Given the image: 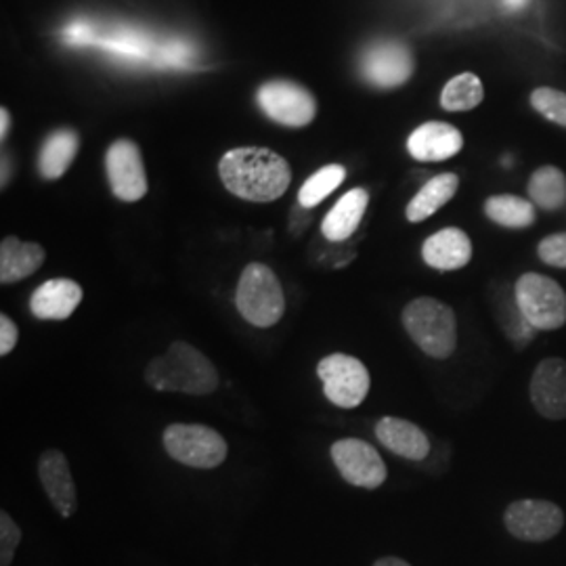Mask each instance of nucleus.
<instances>
[{
	"mask_svg": "<svg viewBox=\"0 0 566 566\" xmlns=\"http://www.w3.org/2000/svg\"><path fill=\"white\" fill-rule=\"evenodd\" d=\"M20 542V526L15 525V521L7 512H2L0 514V566H9L13 563Z\"/></svg>",
	"mask_w": 566,
	"mask_h": 566,
	"instance_id": "29",
	"label": "nucleus"
},
{
	"mask_svg": "<svg viewBox=\"0 0 566 566\" xmlns=\"http://www.w3.org/2000/svg\"><path fill=\"white\" fill-rule=\"evenodd\" d=\"M329 455L346 483L361 489L385 485L388 470L376 447L361 439H340L332 446Z\"/></svg>",
	"mask_w": 566,
	"mask_h": 566,
	"instance_id": "8",
	"label": "nucleus"
},
{
	"mask_svg": "<svg viewBox=\"0 0 566 566\" xmlns=\"http://www.w3.org/2000/svg\"><path fill=\"white\" fill-rule=\"evenodd\" d=\"M531 403L547 420L566 418V361L558 357L544 359L535 367L531 386Z\"/></svg>",
	"mask_w": 566,
	"mask_h": 566,
	"instance_id": "13",
	"label": "nucleus"
},
{
	"mask_svg": "<svg viewBox=\"0 0 566 566\" xmlns=\"http://www.w3.org/2000/svg\"><path fill=\"white\" fill-rule=\"evenodd\" d=\"M376 437L388 451L411 462H422L430 453V441L424 430L401 418H382L376 424Z\"/></svg>",
	"mask_w": 566,
	"mask_h": 566,
	"instance_id": "18",
	"label": "nucleus"
},
{
	"mask_svg": "<svg viewBox=\"0 0 566 566\" xmlns=\"http://www.w3.org/2000/svg\"><path fill=\"white\" fill-rule=\"evenodd\" d=\"M514 294L531 327L549 332L566 324V292L552 277L525 273L514 285Z\"/></svg>",
	"mask_w": 566,
	"mask_h": 566,
	"instance_id": "6",
	"label": "nucleus"
},
{
	"mask_svg": "<svg viewBox=\"0 0 566 566\" xmlns=\"http://www.w3.org/2000/svg\"><path fill=\"white\" fill-rule=\"evenodd\" d=\"M537 254L549 266L566 269V233H556V235L546 238L544 242L539 243Z\"/></svg>",
	"mask_w": 566,
	"mask_h": 566,
	"instance_id": "30",
	"label": "nucleus"
},
{
	"mask_svg": "<svg viewBox=\"0 0 566 566\" xmlns=\"http://www.w3.org/2000/svg\"><path fill=\"white\" fill-rule=\"evenodd\" d=\"M464 147L462 133L447 122H426L416 128L407 142L411 158L420 163H443Z\"/></svg>",
	"mask_w": 566,
	"mask_h": 566,
	"instance_id": "14",
	"label": "nucleus"
},
{
	"mask_svg": "<svg viewBox=\"0 0 566 566\" xmlns=\"http://www.w3.org/2000/svg\"><path fill=\"white\" fill-rule=\"evenodd\" d=\"M78 154V135L74 130H55L42 143L39 170L49 181H55L65 175L70 164L74 163Z\"/></svg>",
	"mask_w": 566,
	"mask_h": 566,
	"instance_id": "22",
	"label": "nucleus"
},
{
	"mask_svg": "<svg viewBox=\"0 0 566 566\" xmlns=\"http://www.w3.org/2000/svg\"><path fill=\"white\" fill-rule=\"evenodd\" d=\"M20 338V329L15 322L7 315H0V355H9Z\"/></svg>",
	"mask_w": 566,
	"mask_h": 566,
	"instance_id": "31",
	"label": "nucleus"
},
{
	"mask_svg": "<svg viewBox=\"0 0 566 566\" xmlns=\"http://www.w3.org/2000/svg\"><path fill=\"white\" fill-rule=\"evenodd\" d=\"M485 97L483 82L479 81L474 74H460L453 81L447 82L441 95V105L447 112H468L481 105Z\"/></svg>",
	"mask_w": 566,
	"mask_h": 566,
	"instance_id": "25",
	"label": "nucleus"
},
{
	"mask_svg": "<svg viewBox=\"0 0 566 566\" xmlns=\"http://www.w3.org/2000/svg\"><path fill=\"white\" fill-rule=\"evenodd\" d=\"M485 214L507 229H525L535 223V203L518 196H493L486 200Z\"/></svg>",
	"mask_w": 566,
	"mask_h": 566,
	"instance_id": "23",
	"label": "nucleus"
},
{
	"mask_svg": "<svg viewBox=\"0 0 566 566\" xmlns=\"http://www.w3.org/2000/svg\"><path fill=\"white\" fill-rule=\"evenodd\" d=\"M504 523L507 531L523 542H547L565 526V514L552 502L521 500L507 506Z\"/></svg>",
	"mask_w": 566,
	"mask_h": 566,
	"instance_id": "11",
	"label": "nucleus"
},
{
	"mask_svg": "<svg viewBox=\"0 0 566 566\" xmlns=\"http://www.w3.org/2000/svg\"><path fill=\"white\" fill-rule=\"evenodd\" d=\"M82 303L81 283L72 280H49L39 285L30 296V311L42 322H63Z\"/></svg>",
	"mask_w": 566,
	"mask_h": 566,
	"instance_id": "16",
	"label": "nucleus"
},
{
	"mask_svg": "<svg viewBox=\"0 0 566 566\" xmlns=\"http://www.w3.org/2000/svg\"><path fill=\"white\" fill-rule=\"evenodd\" d=\"M374 566H411L407 565L401 558H395V556H388V558H380Z\"/></svg>",
	"mask_w": 566,
	"mask_h": 566,
	"instance_id": "33",
	"label": "nucleus"
},
{
	"mask_svg": "<svg viewBox=\"0 0 566 566\" xmlns=\"http://www.w3.org/2000/svg\"><path fill=\"white\" fill-rule=\"evenodd\" d=\"M422 256L424 263L437 271H455L470 263L472 242L462 229L447 227L426 240Z\"/></svg>",
	"mask_w": 566,
	"mask_h": 566,
	"instance_id": "17",
	"label": "nucleus"
},
{
	"mask_svg": "<svg viewBox=\"0 0 566 566\" xmlns=\"http://www.w3.org/2000/svg\"><path fill=\"white\" fill-rule=\"evenodd\" d=\"M409 338L432 359H447L458 346V319L449 304L437 298H418L403 308Z\"/></svg>",
	"mask_w": 566,
	"mask_h": 566,
	"instance_id": "3",
	"label": "nucleus"
},
{
	"mask_svg": "<svg viewBox=\"0 0 566 566\" xmlns=\"http://www.w3.org/2000/svg\"><path fill=\"white\" fill-rule=\"evenodd\" d=\"M367 202H369V196L361 187H355L348 193H344L336 206L325 214L324 223H322L325 240L346 242L361 224Z\"/></svg>",
	"mask_w": 566,
	"mask_h": 566,
	"instance_id": "20",
	"label": "nucleus"
},
{
	"mask_svg": "<svg viewBox=\"0 0 566 566\" xmlns=\"http://www.w3.org/2000/svg\"><path fill=\"white\" fill-rule=\"evenodd\" d=\"M361 74L380 88L401 86L413 74V60L399 41L374 42L361 57Z\"/></svg>",
	"mask_w": 566,
	"mask_h": 566,
	"instance_id": "12",
	"label": "nucleus"
},
{
	"mask_svg": "<svg viewBox=\"0 0 566 566\" xmlns=\"http://www.w3.org/2000/svg\"><path fill=\"white\" fill-rule=\"evenodd\" d=\"M107 181L122 202H137L147 193V175L139 147L128 139L112 143L105 154Z\"/></svg>",
	"mask_w": 566,
	"mask_h": 566,
	"instance_id": "9",
	"label": "nucleus"
},
{
	"mask_svg": "<svg viewBox=\"0 0 566 566\" xmlns=\"http://www.w3.org/2000/svg\"><path fill=\"white\" fill-rule=\"evenodd\" d=\"M0 137L4 139L7 133H9V126H11V118H9V112L7 109H0Z\"/></svg>",
	"mask_w": 566,
	"mask_h": 566,
	"instance_id": "32",
	"label": "nucleus"
},
{
	"mask_svg": "<svg viewBox=\"0 0 566 566\" xmlns=\"http://www.w3.org/2000/svg\"><path fill=\"white\" fill-rule=\"evenodd\" d=\"M259 105L271 120L283 126H306L315 118L317 105L313 95L294 82H266L259 91Z\"/></svg>",
	"mask_w": 566,
	"mask_h": 566,
	"instance_id": "10",
	"label": "nucleus"
},
{
	"mask_svg": "<svg viewBox=\"0 0 566 566\" xmlns=\"http://www.w3.org/2000/svg\"><path fill=\"white\" fill-rule=\"evenodd\" d=\"M145 382L158 392L210 395L219 386V371L212 361L191 344L175 340L168 350L145 367Z\"/></svg>",
	"mask_w": 566,
	"mask_h": 566,
	"instance_id": "2",
	"label": "nucleus"
},
{
	"mask_svg": "<svg viewBox=\"0 0 566 566\" xmlns=\"http://www.w3.org/2000/svg\"><path fill=\"white\" fill-rule=\"evenodd\" d=\"M164 449L179 464L210 470L227 460V441L203 424H170L164 430Z\"/></svg>",
	"mask_w": 566,
	"mask_h": 566,
	"instance_id": "5",
	"label": "nucleus"
},
{
	"mask_svg": "<svg viewBox=\"0 0 566 566\" xmlns=\"http://www.w3.org/2000/svg\"><path fill=\"white\" fill-rule=\"evenodd\" d=\"M41 243L21 242L9 235L0 243V283H18L34 275L44 263Z\"/></svg>",
	"mask_w": 566,
	"mask_h": 566,
	"instance_id": "19",
	"label": "nucleus"
},
{
	"mask_svg": "<svg viewBox=\"0 0 566 566\" xmlns=\"http://www.w3.org/2000/svg\"><path fill=\"white\" fill-rule=\"evenodd\" d=\"M533 107L547 118L560 126H566V95L554 88H537L531 95Z\"/></svg>",
	"mask_w": 566,
	"mask_h": 566,
	"instance_id": "28",
	"label": "nucleus"
},
{
	"mask_svg": "<svg viewBox=\"0 0 566 566\" xmlns=\"http://www.w3.org/2000/svg\"><path fill=\"white\" fill-rule=\"evenodd\" d=\"M531 202L544 210H558L566 200V177L554 166H542L528 181Z\"/></svg>",
	"mask_w": 566,
	"mask_h": 566,
	"instance_id": "24",
	"label": "nucleus"
},
{
	"mask_svg": "<svg viewBox=\"0 0 566 566\" xmlns=\"http://www.w3.org/2000/svg\"><path fill=\"white\" fill-rule=\"evenodd\" d=\"M344 179H346V170L340 164H329L319 168L313 177L304 181L298 191V202L303 208H315L317 203L324 202L332 191H336Z\"/></svg>",
	"mask_w": 566,
	"mask_h": 566,
	"instance_id": "26",
	"label": "nucleus"
},
{
	"mask_svg": "<svg viewBox=\"0 0 566 566\" xmlns=\"http://www.w3.org/2000/svg\"><path fill=\"white\" fill-rule=\"evenodd\" d=\"M235 304L248 324L273 327L285 313L282 283L266 264H248L238 283Z\"/></svg>",
	"mask_w": 566,
	"mask_h": 566,
	"instance_id": "4",
	"label": "nucleus"
},
{
	"mask_svg": "<svg viewBox=\"0 0 566 566\" xmlns=\"http://www.w3.org/2000/svg\"><path fill=\"white\" fill-rule=\"evenodd\" d=\"M39 479L63 518H70L78 507L76 485L65 455L57 449L44 451L39 460Z\"/></svg>",
	"mask_w": 566,
	"mask_h": 566,
	"instance_id": "15",
	"label": "nucleus"
},
{
	"mask_svg": "<svg viewBox=\"0 0 566 566\" xmlns=\"http://www.w3.org/2000/svg\"><path fill=\"white\" fill-rule=\"evenodd\" d=\"M495 304V313H497V324L502 325L504 334L510 338V343L516 344V346H525L535 338V327H531V324L526 322L518 301H516V294H512L507 301H493Z\"/></svg>",
	"mask_w": 566,
	"mask_h": 566,
	"instance_id": "27",
	"label": "nucleus"
},
{
	"mask_svg": "<svg viewBox=\"0 0 566 566\" xmlns=\"http://www.w3.org/2000/svg\"><path fill=\"white\" fill-rule=\"evenodd\" d=\"M224 187L248 202H273L292 182L290 164L266 147H238L227 151L219 166Z\"/></svg>",
	"mask_w": 566,
	"mask_h": 566,
	"instance_id": "1",
	"label": "nucleus"
},
{
	"mask_svg": "<svg viewBox=\"0 0 566 566\" xmlns=\"http://www.w3.org/2000/svg\"><path fill=\"white\" fill-rule=\"evenodd\" d=\"M460 179L453 172L439 175L426 182L424 187L413 196V200L407 203V221L409 223H422L428 217H432L437 210H441L458 191Z\"/></svg>",
	"mask_w": 566,
	"mask_h": 566,
	"instance_id": "21",
	"label": "nucleus"
},
{
	"mask_svg": "<svg viewBox=\"0 0 566 566\" xmlns=\"http://www.w3.org/2000/svg\"><path fill=\"white\" fill-rule=\"evenodd\" d=\"M317 376L324 382L325 397L343 409H355L369 392V371L359 359L334 353L317 365Z\"/></svg>",
	"mask_w": 566,
	"mask_h": 566,
	"instance_id": "7",
	"label": "nucleus"
},
{
	"mask_svg": "<svg viewBox=\"0 0 566 566\" xmlns=\"http://www.w3.org/2000/svg\"><path fill=\"white\" fill-rule=\"evenodd\" d=\"M506 2L510 7H518V4H523L525 0H506Z\"/></svg>",
	"mask_w": 566,
	"mask_h": 566,
	"instance_id": "34",
	"label": "nucleus"
}]
</instances>
